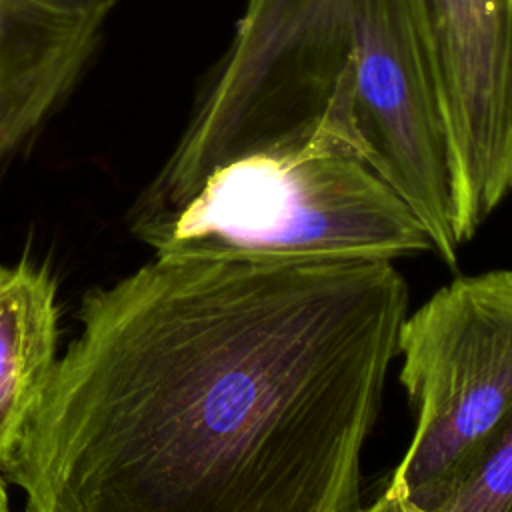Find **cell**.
Here are the masks:
<instances>
[{"instance_id":"obj_1","label":"cell","mask_w":512,"mask_h":512,"mask_svg":"<svg viewBox=\"0 0 512 512\" xmlns=\"http://www.w3.org/2000/svg\"><path fill=\"white\" fill-rule=\"evenodd\" d=\"M392 260L154 256L84 292L4 470L24 512H356Z\"/></svg>"},{"instance_id":"obj_2","label":"cell","mask_w":512,"mask_h":512,"mask_svg":"<svg viewBox=\"0 0 512 512\" xmlns=\"http://www.w3.org/2000/svg\"><path fill=\"white\" fill-rule=\"evenodd\" d=\"M330 130L406 200L458 262L446 134L412 0H246L174 150L130 216L160 210L212 168Z\"/></svg>"},{"instance_id":"obj_3","label":"cell","mask_w":512,"mask_h":512,"mask_svg":"<svg viewBox=\"0 0 512 512\" xmlns=\"http://www.w3.org/2000/svg\"><path fill=\"white\" fill-rule=\"evenodd\" d=\"M130 232L154 256L394 262L434 250L406 200L328 130L212 168L168 206L130 216Z\"/></svg>"},{"instance_id":"obj_4","label":"cell","mask_w":512,"mask_h":512,"mask_svg":"<svg viewBox=\"0 0 512 512\" xmlns=\"http://www.w3.org/2000/svg\"><path fill=\"white\" fill-rule=\"evenodd\" d=\"M396 354L414 434L382 494L412 498L468 470L512 422V268L438 288L404 316Z\"/></svg>"},{"instance_id":"obj_5","label":"cell","mask_w":512,"mask_h":512,"mask_svg":"<svg viewBox=\"0 0 512 512\" xmlns=\"http://www.w3.org/2000/svg\"><path fill=\"white\" fill-rule=\"evenodd\" d=\"M446 134L454 234L512 192V0H412Z\"/></svg>"},{"instance_id":"obj_6","label":"cell","mask_w":512,"mask_h":512,"mask_svg":"<svg viewBox=\"0 0 512 512\" xmlns=\"http://www.w3.org/2000/svg\"><path fill=\"white\" fill-rule=\"evenodd\" d=\"M116 0H0V174L80 84Z\"/></svg>"},{"instance_id":"obj_7","label":"cell","mask_w":512,"mask_h":512,"mask_svg":"<svg viewBox=\"0 0 512 512\" xmlns=\"http://www.w3.org/2000/svg\"><path fill=\"white\" fill-rule=\"evenodd\" d=\"M58 284L46 264H0V468L12 464L58 364Z\"/></svg>"},{"instance_id":"obj_8","label":"cell","mask_w":512,"mask_h":512,"mask_svg":"<svg viewBox=\"0 0 512 512\" xmlns=\"http://www.w3.org/2000/svg\"><path fill=\"white\" fill-rule=\"evenodd\" d=\"M402 500L426 512H512V422L460 476Z\"/></svg>"},{"instance_id":"obj_9","label":"cell","mask_w":512,"mask_h":512,"mask_svg":"<svg viewBox=\"0 0 512 512\" xmlns=\"http://www.w3.org/2000/svg\"><path fill=\"white\" fill-rule=\"evenodd\" d=\"M6 476L0 468V512H12L10 508V498H8V490H6Z\"/></svg>"}]
</instances>
